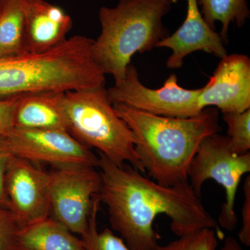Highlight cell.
<instances>
[{
    "mask_svg": "<svg viewBox=\"0 0 250 250\" xmlns=\"http://www.w3.org/2000/svg\"><path fill=\"white\" fill-rule=\"evenodd\" d=\"M99 157V198L107 208L112 229L131 250H157L160 236L154 223L161 214L170 218L171 230L178 237L209 228L224 238L189 182L166 187L131 165H117L101 154Z\"/></svg>",
    "mask_w": 250,
    "mask_h": 250,
    "instance_id": "cell-1",
    "label": "cell"
},
{
    "mask_svg": "<svg viewBox=\"0 0 250 250\" xmlns=\"http://www.w3.org/2000/svg\"><path fill=\"white\" fill-rule=\"evenodd\" d=\"M113 105L132 132L135 151L145 171L166 187L188 182L189 167L202 140L221 130L218 111L213 108L190 118H174Z\"/></svg>",
    "mask_w": 250,
    "mask_h": 250,
    "instance_id": "cell-2",
    "label": "cell"
},
{
    "mask_svg": "<svg viewBox=\"0 0 250 250\" xmlns=\"http://www.w3.org/2000/svg\"><path fill=\"white\" fill-rule=\"evenodd\" d=\"M93 41L85 36H75L42 53L0 59V100L104 85L105 75L90 55Z\"/></svg>",
    "mask_w": 250,
    "mask_h": 250,
    "instance_id": "cell-3",
    "label": "cell"
},
{
    "mask_svg": "<svg viewBox=\"0 0 250 250\" xmlns=\"http://www.w3.org/2000/svg\"><path fill=\"white\" fill-rule=\"evenodd\" d=\"M176 1L119 0L116 7H102L101 33L90 49L95 65L115 83L123 80L134 54L152 50L170 35L163 18Z\"/></svg>",
    "mask_w": 250,
    "mask_h": 250,
    "instance_id": "cell-4",
    "label": "cell"
},
{
    "mask_svg": "<svg viewBox=\"0 0 250 250\" xmlns=\"http://www.w3.org/2000/svg\"><path fill=\"white\" fill-rule=\"evenodd\" d=\"M67 131L85 147L95 148L117 165L129 163L146 173L134 148L132 132L115 111L104 85L64 95Z\"/></svg>",
    "mask_w": 250,
    "mask_h": 250,
    "instance_id": "cell-5",
    "label": "cell"
},
{
    "mask_svg": "<svg viewBox=\"0 0 250 250\" xmlns=\"http://www.w3.org/2000/svg\"><path fill=\"white\" fill-rule=\"evenodd\" d=\"M250 172V153L239 155L233 152L228 138L219 133L202 140L190 163L188 179L197 196H201L204 183L209 179L225 190V200L217 223L228 231H233L238 223L234 209L237 191L242 177Z\"/></svg>",
    "mask_w": 250,
    "mask_h": 250,
    "instance_id": "cell-6",
    "label": "cell"
},
{
    "mask_svg": "<svg viewBox=\"0 0 250 250\" xmlns=\"http://www.w3.org/2000/svg\"><path fill=\"white\" fill-rule=\"evenodd\" d=\"M96 168L64 166L48 172L52 218L80 236L86 231L94 198L101 188V175Z\"/></svg>",
    "mask_w": 250,
    "mask_h": 250,
    "instance_id": "cell-7",
    "label": "cell"
},
{
    "mask_svg": "<svg viewBox=\"0 0 250 250\" xmlns=\"http://www.w3.org/2000/svg\"><path fill=\"white\" fill-rule=\"evenodd\" d=\"M106 90L112 103L156 116L190 118L202 111L198 105L202 88L189 90L180 86L175 74L170 75L161 88H147L141 83L132 64L128 65L124 79Z\"/></svg>",
    "mask_w": 250,
    "mask_h": 250,
    "instance_id": "cell-8",
    "label": "cell"
},
{
    "mask_svg": "<svg viewBox=\"0 0 250 250\" xmlns=\"http://www.w3.org/2000/svg\"><path fill=\"white\" fill-rule=\"evenodd\" d=\"M10 155L47 164L54 167L82 165L98 168L100 157L65 130H32L14 128L1 136Z\"/></svg>",
    "mask_w": 250,
    "mask_h": 250,
    "instance_id": "cell-9",
    "label": "cell"
},
{
    "mask_svg": "<svg viewBox=\"0 0 250 250\" xmlns=\"http://www.w3.org/2000/svg\"><path fill=\"white\" fill-rule=\"evenodd\" d=\"M5 191L20 229L48 218L49 174L34 163L11 156L5 174Z\"/></svg>",
    "mask_w": 250,
    "mask_h": 250,
    "instance_id": "cell-10",
    "label": "cell"
},
{
    "mask_svg": "<svg viewBox=\"0 0 250 250\" xmlns=\"http://www.w3.org/2000/svg\"><path fill=\"white\" fill-rule=\"evenodd\" d=\"M198 105L203 110L215 106L222 113L250 109V59L245 54L227 55L213 76L202 87Z\"/></svg>",
    "mask_w": 250,
    "mask_h": 250,
    "instance_id": "cell-11",
    "label": "cell"
},
{
    "mask_svg": "<svg viewBox=\"0 0 250 250\" xmlns=\"http://www.w3.org/2000/svg\"><path fill=\"white\" fill-rule=\"evenodd\" d=\"M225 44L220 34L205 22L197 0H187V14L183 24L175 32L161 41L157 47L172 50L166 66L178 69L183 65L186 57L197 51L223 59L228 54Z\"/></svg>",
    "mask_w": 250,
    "mask_h": 250,
    "instance_id": "cell-12",
    "label": "cell"
},
{
    "mask_svg": "<svg viewBox=\"0 0 250 250\" xmlns=\"http://www.w3.org/2000/svg\"><path fill=\"white\" fill-rule=\"evenodd\" d=\"M72 27L71 17L45 0H26L24 53L38 54L60 45Z\"/></svg>",
    "mask_w": 250,
    "mask_h": 250,
    "instance_id": "cell-13",
    "label": "cell"
},
{
    "mask_svg": "<svg viewBox=\"0 0 250 250\" xmlns=\"http://www.w3.org/2000/svg\"><path fill=\"white\" fill-rule=\"evenodd\" d=\"M65 93L26 94L18 99L14 128L32 130H65Z\"/></svg>",
    "mask_w": 250,
    "mask_h": 250,
    "instance_id": "cell-14",
    "label": "cell"
},
{
    "mask_svg": "<svg viewBox=\"0 0 250 250\" xmlns=\"http://www.w3.org/2000/svg\"><path fill=\"white\" fill-rule=\"evenodd\" d=\"M14 250H84L82 239L53 218L20 229Z\"/></svg>",
    "mask_w": 250,
    "mask_h": 250,
    "instance_id": "cell-15",
    "label": "cell"
},
{
    "mask_svg": "<svg viewBox=\"0 0 250 250\" xmlns=\"http://www.w3.org/2000/svg\"><path fill=\"white\" fill-rule=\"evenodd\" d=\"M26 0H0V59L24 53Z\"/></svg>",
    "mask_w": 250,
    "mask_h": 250,
    "instance_id": "cell-16",
    "label": "cell"
},
{
    "mask_svg": "<svg viewBox=\"0 0 250 250\" xmlns=\"http://www.w3.org/2000/svg\"><path fill=\"white\" fill-rule=\"evenodd\" d=\"M205 22L212 29L215 22L222 23L220 35L224 42H228L229 28L231 23L241 28L250 18V11L246 0H197Z\"/></svg>",
    "mask_w": 250,
    "mask_h": 250,
    "instance_id": "cell-17",
    "label": "cell"
},
{
    "mask_svg": "<svg viewBox=\"0 0 250 250\" xmlns=\"http://www.w3.org/2000/svg\"><path fill=\"white\" fill-rule=\"evenodd\" d=\"M100 203L98 195H96L92 206L88 228L81 236L84 250H131L121 237L116 236L110 229H104L99 232L98 215Z\"/></svg>",
    "mask_w": 250,
    "mask_h": 250,
    "instance_id": "cell-18",
    "label": "cell"
},
{
    "mask_svg": "<svg viewBox=\"0 0 250 250\" xmlns=\"http://www.w3.org/2000/svg\"><path fill=\"white\" fill-rule=\"evenodd\" d=\"M228 125L229 145L237 154H247L250 149V109L243 112L223 113Z\"/></svg>",
    "mask_w": 250,
    "mask_h": 250,
    "instance_id": "cell-19",
    "label": "cell"
},
{
    "mask_svg": "<svg viewBox=\"0 0 250 250\" xmlns=\"http://www.w3.org/2000/svg\"><path fill=\"white\" fill-rule=\"evenodd\" d=\"M218 234L213 229L205 228L167 243L157 250H216Z\"/></svg>",
    "mask_w": 250,
    "mask_h": 250,
    "instance_id": "cell-20",
    "label": "cell"
},
{
    "mask_svg": "<svg viewBox=\"0 0 250 250\" xmlns=\"http://www.w3.org/2000/svg\"><path fill=\"white\" fill-rule=\"evenodd\" d=\"M19 230L11 210L0 208V250H14Z\"/></svg>",
    "mask_w": 250,
    "mask_h": 250,
    "instance_id": "cell-21",
    "label": "cell"
},
{
    "mask_svg": "<svg viewBox=\"0 0 250 250\" xmlns=\"http://www.w3.org/2000/svg\"><path fill=\"white\" fill-rule=\"evenodd\" d=\"M21 95L0 100V136H4L14 129V116Z\"/></svg>",
    "mask_w": 250,
    "mask_h": 250,
    "instance_id": "cell-22",
    "label": "cell"
},
{
    "mask_svg": "<svg viewBox=\"0 0 250 250\" xmlns=\"http://www.w3.org/2000/svg\"><path fill=\"white\" fill-rule=\"evenodd\" d=\"M245 200L241 209L242 225L238 236L244 246H250V176L243 184Z\"/></svg>",
    "mask_w": 250,
    "mask_h": 250,
    "instance_id": "cell-23",
    "label": "cell"
},
{
    "mask_svg": "<svg viewBox=\"0 0 250 250\" xmlns=\"http://www.w3.org/2000/svg\"><path fill=\"white\" fill-rule=\"evenodd\" d=\"M10 157L11 155L4 147L0 136V208L8 210H9V205L5 191V174Z\"/></svg>",
    "mask_w": 250,
    "mask_h": 250,
    "instance_id": "cell-24",
    "label": "cell"
},
{
    "mask_svg": "<svg viewBox=\"0 0 250 250\" xmlns=\"http://www.w3.org/2000/svg\"><path fill=\"white\" fill-rule=\"evenodd\" d=\"M219 250H243V249L239 242L233 237L229 236L225 240L223 246Z\"/></svg>",
    "mask_w": 250,
    "mask_h": 250,
    "instance_id": "cell-25",
    "label": "cell"
}]
</instances>
